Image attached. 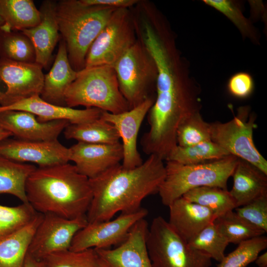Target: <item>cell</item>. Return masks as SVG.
I'll use <instances>...</instances> for the list:
<instances>
[{"mask_svg":"<svg viewBox=\"0 0 267 267\" xmlns=\"http://www.w3.org/2000/svg\"><path fill=\"white\" fill-rule=\"evenodd\" d=\"M163 161L150 155L135 168L119 164L89 179L92 198L86 214L88 222L109 221L118 212L133 213L141 208L142 200L158 192L165 177Z\"/></svg>","mask_w":267,"mask_h":267,"instance_id":"1","label":"cell"},{"mask_svg":"<svg viewBox=\"0 0 267 267\" xmlns=\"http://www.w3.org/2000/svg\"><path fill=\"white\" fill-rule=\"evenodd\" d=\"M25 192L38 213L69 219L86 216L92 198L89 179L68 162L36 168L26 181Z\"/></svg>","mask_w":267,"mask_h":267,"instance_id":"2","label":"cell"},{"mask_svg":"<svg viewBox=\"0 0 267 267\" xmlns=\"http://www.w3.org/2000/svg\"><path fill=\"white\" fill-rule=\"evenodd\" d=\"M116 9L86 5L80 0L57 2L56 16L59 31L74 70L79 72L85 68L90 46Z\"/></svg>","mask_w":267,"mask_h":267,"instance_id":"3","label":"cell"},{"mask_svg":"<svg viewBox=\"0 0 267 267\" xmlns=\"http://www.w3.org/2000/svg\"><path fill=\"white\" fill-rule=\"evenodd\" d=\"M238 158L230 155L223 158L195 165L166 161V175L158 193L161 202L169 206L188 191L202 186L227 189V182Z\"/></svg>","mask_w":267,"mask_h":267,"instance_id":"4","label":"cell"},{"mask_svg":"<svg viewBox=\"0 0 267 267\" xmlns=\"http://www.w3.org/2000/svg\"><path fill=\"white\" fill-rule=\"evenodd\" d=\"M66 106L96 108L112 114L130 110L112 66H96L78 72L64 95Z\"/></svg>","mask_w":267,"mask_h":267,"instance_id":"5","label":"cell"},{"mask_svg":"<svg viewBox=\"0 0 267 267\" xmlns=\"http://www.w3.org/2000/svg\"><path fill=\"white\" fill-rule=\"evenodd\" d=\"M152 267H211L212 259L191 247L163 217L155 218L146 238Z\"/></svg>","mask_w":267,"mask_h":267,"instance_id":"6","label":"cell"},{"mask_svg":"<svg viewBox=\"0 0 267 267\" xmlns=\"http://www.w3.org/2000/svg\"><path fill=\"white\" fill-rule=\"evenodd\" d=\"M120 90L130 109L153 97L157 69L155 62L142 43L137 39L113 66Z\"/></svg>","mask_w":267,"mask_h":267,"instance_id":"7","label":"cell"},{"mask_svg":"<svg viewBox=\"0 0 267 267\" xmlns=\"http://www.w3.org/2000/svg\"><path fill=\"white\" fill-rule=\"evenodd\" d=\"M256 119L249 106H241L229 121L210 123L211 138L230 155L250 163L267 175V161L254 143Z\"/></svg>","mask_w":267,"mask_h":267,"instance_id":"8","label":"cell"},{"mask_svg":"<svg viewBox=\"0 0 267 267\" xmlns=\"http://www.w3.org/2000/svg\"><path fill=\"white\" fill-rule=\"evenodd\" d=\"M136 40L131 8L116 9L90 46L85 68L113 67Z\"/></svg>","mask_w":267,"mask_h":267,"instance_id":"9","label":"cell"},{"mask_svg":"<svg viewBox=\"0 0 267 267\" xmlns=\"http://www.w3.org/2000/svg\"><path fill=\"white\" fill-rule=\"evenodd\" d=\"M88 222L86 216L69 219L52 214H43L28 254L42 261L52 254L69 250L75 235Z\"/></svg>","mask_w":267,"mask_h":267,"instance_id":"10","label":"cell"},{"mask_svg":"<svg viewBox=\"0 0 267 267\" xmlns=\"http://www.w3.org/2000/svg\"><path fill=\"white\" fill-rule=\"evenodd\" d=\"M147 214L146 209L140 208L133 213H121L113 220L88 222L75 235L69 250L108 249L119 245L126 239L134 225Z\"/></svg>","mask_w":267,"mask_h":267,"instance_id":"11","label":"cell"},{"mask_svg":"<svg viewBox=\"0 0 267 267\" xmlns=\"http://www.w3.org/2000/svg\"><path fill=\"white\" fill-rule=\"evenodd\" d=\"M43 68L36 63L0 58V80L7 87L0 106H6L33 96L40 95L44 81Z\"/></svg>","mask_w":267,"mask_h":267,"instance_id":"12","label":"cell"},{"mask_svg":"<svg viewBox=\"0 0 267 267\" xmlns=\"http://www.w3.org/2000/svg\"><path fill=\"white\" fill-rule=\"evenodd\" d=\"M0 156L20 163H34L40 167L70 161L69 148L58 139L34 141L8 137L0 141Z\"/></svg>","mask_w":267,"mask_h":267,"instance_id":"13","label":"cell"},{"mask_svg":"<svg viewBox=\"0 0 267 267\" xmlns=\"http://www.w3.org/2000/svg\"><path fill=\"white\" fill-rule=\"evenodd\" d=\"M155 97H150L127 111L112 114L103 111L100 118L113 125L122 141L123 159L122 165L126 168L140 165L142 159L137 148V139L141 124L154 103Z\"/></svg>","mask_w":267,"mask_h":267,"instance_id":"14","label":"cell"},{"mask_svg":"<svg viewBox=\"0 0 267 267\" xmlns=\"http://www.w3.org/2000/svg\"><path fill=\"white\" fill-rule=\"evenodd\" d=\"M148 231L147 221L141 219L115 248L95 249L106 267H152L146 246Z\"/></svg>","mask_w":267,"mask_h":267,"instance_id":"15","label":"cell"},{"mask_svg":"<svg viewBox=\"0 0 267 267\" xmlns=\"http://www.w3.org/2000/svg\"><path fill=\"white\" fill-rule=\"evenodd\" d=\"M69 148V160L78 171L89 179L94 178L122 162L124 154L120 142L95 144L78 142Z\"/></svg>","mask_w":267,"mask_h":267,"instance_id":"16","label":"cell"},{"mask_svg":"<svg viewBox=\"0 0 267 267\" xmlns=\"http://www.w3.org/2000/svg\"><path fill=\"white\" fill-rule=\"evenodd\" d=\"M70 124L66 120L41 122L36 115L26 111H0V127L18 139L46 141L58 139L60 134Z\"/></svg>","mask_w":267,"mask_h":267,"instance_id":"17","label":"cell"},{"mask_svg":"<svg viewBox=\"0 0 267 267\" xmlns=\"http://www.w3.org/2000/svg\"><path fill=\"white\" fill-rule=\"evenodd\" d=\"M23 111L31 113L41 122L66 120L71 124H79L99 118L103 111L96 108L76 109L57 106L43 100L40 95L33 96L6 106H0V111Z\"/></svg>","mask_w":267,"mask_h":267,"instance_id":"18","label":"cell"},{"mask_svg":"<svg viewBox=\"0 0 267 267\" xmlns=\"http://www.w3.org/2000/svg\"><path fill=\"white\" fill-rule=\"evenodd\" d=\"M57 2L46 0L39 9L41 21L36 26L22 30L31 41L35 50L36 63L47 69L52 52L59 40V31L56 16Z\"/></svg>","mask_w":267,"mask_h":267,"instance_id":"19","label":"cell"},{"mask_svg":"<svg viewBox=\"0 0 267 267\" xmlns=\"http://www.w3.org/2000/svg\"><path fill=\"white\" fill-rule=\"evenodd\" d=\"M168 221L187 242L217 218L209 209L181 197L171 203Z\"/></svg>","mask_w":267,"mask_h":267,"instance_id":"20","label":"cell"},{"mask_svg":"<svg viewBox=\"0 0 267 267\" xmlns=\"http://www.w3.org/2000/svg\"><path fill=\"white\" fill-rule=\"evenodd\" d=\"M77 73L70 63L65 43L61 39L54 63L49 72L44 75L41 97L52 104L66 106L65 92L76 79Z\"/></svg>","mask_w":267,"mask_h":267,"instance_id":"21","label":"cell"},{"mask_svg":"<svg viewBox=\"0 0 267 267\" xmlns=\"http://www.w3.org/2000/svg\"><path fill=\"white\" fill-rule=\"evenodd\" d=\"M231 177L233 185L229 191L236 208L267 194V175L250 163L238 158Z\"/></svg>","mask_w":267,"mask_h":267,"instance_id":"22","label":"cell"},{"mask_svg":"<svg viewBox=\"0 0 267 267\" xmlns=\"http://www.w3.org/2000/svg\"><path fill=\"white\" fill-rule=\"evenodd\" d=\"M43 214L0 239V267H23L36 228Z\"/></svg>","mask_w":267,"mask_h":267,"instance_id":"23","label":"cell"},{"mask_svg":"<svg viewBox=\"0 0 267 267\" xmlns=\"http://www.w3.org/2000/svg\"><path fill=\"white\" fill-rule=\"evenodd\" d=\"M0 12L4 20L0 29L22 31L37 25L41 13L32 0H0Z\"/></svg>","mask_w":267,"mask_h":267,"instance_id":"24","label":"cell"},{"mask_svg":"<svg viewBox=\"0 0 267 267\" xmlns=\"http://www.w3.org/2000/svg\"><path fill=\"white\" fill-rule=\"evenodd\" d=\"M37 167L0 156V194L15 196L22 203H29L25 192L26 181Z\"/></svg>","mask_w":267,"mask_h":267,"instance_id":"25","label":"cell"},{"mask_svg":"<svg viewBox=\"0 0 267 267\" xmlns=\"http://www.w3.org/2000/svg\"><path fill=\"white\" fill-rule=\"evenodd\" d=\"M63 132L66 138L78 142L114 144L119 142L120 139L115 127L100 117L82 124H70Z\"/></svg>","mask_w":267,"mask_h":267,"instance_id":"26","label":"cell"},{"mask_svg":"<svg viewBox=\"0 0 267 267\" xmlns=\"http://www.w3.org/2000/svg\"><path fill=\"white\" fill-rule=\"evenodd\" d=\"M230 155L226 150L210 140L190 146L177 145L166 161L183 165H195L219 160Z\"/></svg>","mask_w":267,"mask_h":267,"instance_id":"27","label":"cell"},{"mask_svg":"<svg viewBox=\"0 0 267 267\" xmlns=\"http://www.w3.org/2000/svg\"><path fill=\"white\" fill-rule=\"evenodd\" d=\"M182 197L209 209L217 218L236 208L229 191L218 187H197L188 191Z\"/></svg>","mask_w":267,"mask_h":267,"instance_id":"28","label":"cell"},{"mask_svg":"<svg viewBox=\"0 0 267 267\" xmlns=\"http://www.w3.org/2000/svg\"><path fill=\"white\" fill-rule=\"evenodd\" d=\"M0 58L36 63L35 48L30 40L21 31L0 29Z\"/></svg>","mask_w":267,"mask_h":267,"instance_id":"29","label":"cell"},{"mask_svg":"<svg viewBox=\"0 0 267 267\" xmlns=\"http://www.w3.org/2000/svg\"><path fill=\"white\" fill-rule=\"evenodd\" d=\"M214 222L229 243L238 245L265 233L240 218L233 210L217 218Z\"/></svg>","mask_w":267,"mask_h":267,"instance_id":"30","label":"cell"},{"mask_svg":"<svg viewBox=\"0 0 267 267\" xmlns=\"http://www.w3.org/2000/svg\"><path fill=\"white\" fill-rule=\"evenodd\" d=\"M188 243L219 262L225 257L224 252L229 244L214 222L205 227Z\"/></svg>","mask_w":267,"mask_h":267,"instance_id":"31","label":"cell"},{"mask_svg":"<svg viewBox=\"0 0 267 267\" xmlns=\"http://www.w3.org/2000/svg\"><path fill=\"white\" fill-rule=\"evenodd\" d=\"M42 261L44 267H106L95 249L57 252Z\"/></svg>","mask_w":267,"mask_h":267,"instance_id":"32","label":"cell"},{"mask_svg":"<svg viewBox=\"0 0 267 267\" xmlns=\"http://www.w3.org/2000/svg\"><path fill=\"white\" fill-rule=\"evenodd\" d=\"M210 140V123L204 121L200 112L186 119L177 131V144L179 146H190Z\"/></svg>","mask_w":267,"mask_h":267,"instance_id":"33","label":"cell"},{"mask_svg":"<svg viewBox=\"0 0 267 267\" xmlns=\"http://www.w3.org/2000/svg\"><path fill=\"white\" fill-rule=\"evenodd\" d=\"M267 247V238L263 235L243 241L225 256L217 267H247Z\"/></svg>","mask_w":267,"mask_h":267,"instance_id":"34","label":"cell"},{"mask_svg":"<svg viewBox=\"0 0 267 267\" xmlns=\"http://www.w3.org/2000/svg\"><path fill=\"white\" fill-rule=\"evenodd\" d=\"M38 213L29 203L14 207L0 205V239L30 222Z\"/></svg>","mask_w":267,"mask_h":267,"instance_id":"35","label":"cell"},{"mask_svg":"<svg viewBox=\"0 0 267 267\" xmlns=\"http://www.w3.org/2000/svg\"><path fill=\"white\" fill-rule=\"evenodd\" d=\"M207 5L227 17L240 31L242 36L258 43V34L250 21L243 15L237 3L229 0H204Z\"/></svg>","mask_w":267,"mask_h":267,"instance_id":"36","label":"cell"},{"mask_svg":"<svg viewBox=\"0 0 267 267\" xmlns=\"http://www.w3.org/2000/svg\"><path fill=\"white\" fill-rule=\"evenodd\" d=\"M234 209L240 218L265 233L267 232V194Z\"/></svg>","mask_w":267,"mask_h":267,"instance_id":"37","label":"cell"},{"mask_svg":"<svg viewBox=\"0 0 267 267\" xmlns=\"http://www.w3.org/2000/svg\"><path fill=\"white\" fill-rule=\"evenodd\" d=\"M254 87L252 76L249 73L244 72L234 74L229 78L227 83L229 93L239 99L249 97L252 94Z\"/></svg>","mask_w":267,"mask_h":267,"instance_id":"38","label":"cell"},{"mask_svg":"<svg viewBox=\"0 0 267 267\" xmlns=\"http://www.w3.org/2000/svg\"><path fill=\"white\" fill-rule=\"evenodd\" d=\"M88 5H96L114 9L131 8L138 3L139 0H80Z\"/></svg>","mask_w":267,"mask_h":267,"instance_id":"39","label":"cell"},{"mask_svg":"<svg viewBox=\"0 0 267 267\" xmlns=\"http://www.w3.org/2000/svg\"><path fill=\"white\" fill-rule=\"evenodd\" d=\"M23 267H44V265L42 261L37 260L28 254Z\"/></svg>","mask_w":267,"mask_h":267,"instance_id":"40","label":"cell"},{"mask_svg":"<svg viewBox=\"0 0 267 267\" xmlns=\"http://www.w3.org/2000/svg\"><path fill=\"white\" fill-rule=\"evenodd\" d=\"M255 262L259 267H267V252L258 256Z\"/></svg>","mask_w":267,"mask_h":267,"instance_id":"41","label":"cell"},{"mask_svg":"<svg viewBox=\"0 0 267 267\" xmlns=\"http://www.w3.org/2000/svg\"><path fill=\"white\" fill-rule=\"evenodd\" d=\"M11 136L12 134L10 132L0 127V141Z\"/></svg>","mask_w":267,"mask_h":267,"instance_id":"42","label":"cell"},{"mask_svg":"<svg viewBox=\"0 0 267 267\" xmlns=\"http://www.w3.org/2000/svg\"><path fill=\"white\" fill-rule=\"evenodd\" d=\"M3 24H4V20L0 12V29L3 26Z\"/></svg>","mask_w":267,"mask_h":267,"instance_id":"43","label":"cell"},{"mask_svg":"<svg viewBox=\"0 0 267 267\" xmlns=\"http://www.w3.org/2000/svg\"><path fill=\"white\" fill-rule=\"evenodd\" d=\"M2 92H1V91H0V98H1V95H2Z\"/></svg>","mask_w":267,"mask_h":267,"instance_id":"44","label":"cell"}]
</instances>
